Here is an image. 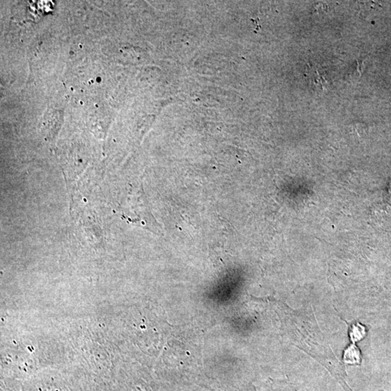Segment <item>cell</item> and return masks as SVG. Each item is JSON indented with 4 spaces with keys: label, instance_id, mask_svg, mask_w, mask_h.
Listing matches in <instances>:
<instances>
[{
    "label": "cell",
    "instance_id": "2",
    "mask_svg": "<svg viewBox=\"0 0 391 391\" xmlns=\"http://www.w3.org/2000/svg\"><path fill=\"white\" fill-rule=\"evenodd\" d=\"M367 330L365 326L362 325L359 322L353 323L349 329V337L354 344L365 338Z\"/></svg>",
    "mask_w": 391,
    "mask_h": 391
},
{
    "label": "cell",
    "instance_id": "1",
    "mask_svg": "<svg viewBox=\"0 0 391 391\" xmlns=\"http://www.w3.org/2000/svg\"><path fill=\"white\" fill-rule=\"evenodd\" d=\"M344 361L346 364L354 365H358L361 363V352L355 344H351L344 351Z\"/></svg>",
    "mask_w": 391,
    "mask_h": 391
}]
</instances>
